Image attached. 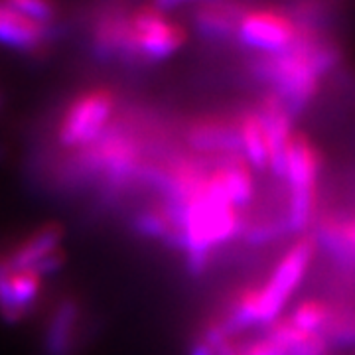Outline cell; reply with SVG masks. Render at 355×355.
Wrapping results in <instances>:
<instances>
[{
    "instance_id": "cell-7",
    "label": "cell",
    "mask_w": 355,
    "mask_h": 355,
    "mask_svg": "<svg viewBox=\"0 0 355 355\" xmlns=\"http://www.w3.org/2000/svg\"><path fill=\"white\" fill-rule=\"evenodd\" d=\"M265 125L266 144H268V170L275 176L284 178L286 154L292 140V119L288 109L282 105L277 95H266L261 107L257 109Z\"/></svg>"
},
{
    "instance_id": "cell-9",
    "label": "cell",
    "mask_w": 355,
    "mask_h": 355,
    "mask_svg": "<svg viewBox=\"0 0 355 355\" xmlns=\"http://www.w3.org/2000/svg\"><path fill=\"white\" fill-rule=\"evenodd\" d=\"M53 26L26 18L10 2H0V46L22 53H36L48 46Z\"/></svg>"
},
{
    "instance_id": "cell-4",
    "label": "cell",
    "mask_w": 355,
    "mask_h": 355,
    "mask_svg": "<svg viewBox=\"0 0 355 355\" xmlns=\"http://www.w3.org/2000/svg\"><path fill=\"white\" fill-rule=\"evenodd\" d=\"M314 254H316V241L310 237L298 239L282 254L268 280L261 288H257L259 326H270L272 322L279 320L291 296L304 280Z\"/></svg>"
},
{
    "instance_id": "cell-6",
    "label": "cell",
    "mask_w": 355,
    "mask_h": 355,
    "mask_svg": "<svg viewBox=\"0 0 355 355\" xmlns=\"http://www.w3.org/2000/svg\"><path fill=\"white\" fill-rule=\"evenodd\" d=\"M42 280L30 268H14L0 253V316L10 324L24 320L38 300Z\"/></svg>"
},
{
    "instance_id": "cell-13",
    "label": "cell",
    "mask_w": 355,
    "mask_h": 355,
    "mask_svg": "<svg viewBox=\"0 0 355 355\" xmlns=\"http://www.w3.org/2000/svg\"><path fill=\"white\" fill-rule=\"evenodd\" d=\"M241 10H237L235 6H225V4H205L200 6L198 12L193 14V20L198 30L211 36V38H227L231 34H235V26L239 20Z\"/></svg>"
},
{
    "instance_id": "cell-5",
    "label": "cell",
    "mask_w": 355,
    "mask_h": 355,
    "mask_svg": "<svg viewBox=\"0 0 355 355\" xmlns=\"http://www.w3.org/2000/svg\"><path fill=\"white\" fill-rule=\"evenodd\" d=\"M235 36L243 46L266 55H279L300 40L294 18L279 8H249L241 10L235 26Z\"/></svg>"
},
{
    "instance_id": "cell-17",
    "label": "cell",
    "mask_w": 355,
    "mask_h": 355,
    "mask_svg": "<svg viewBox=\"0 0 355 355\" xmlns=\"http://www.w3.org/2000/svg\"><path fill=\"white\" fill-rule=\"evenodd\" d=\"M326 330H330L338 342L355 343V316H342L338 322H334L331 318L330 326Z\"/></svg>"
},
{
    "instance_id": "cell-11",
    "label": "cell",
    "mask_w": 355,
    "mask_h": 355,
    "mask_svg": "<svg viewBox=\"0 0 355 355\" xmlns=\"http://www.w3.org/2000/svg\"><path fill=\"white\" fill-rule=\"evenodd\" d=\"M62 241H64V227L58 223H44L18 243L10 253L4 254L14 268H32L46 257L60 251Z\"/></svg>"
},
{
    "instance_id": "cell-18",
    "label": "cell",
    "mask_w": 355,
    "mask_h": 355,
    "mask_svg": "<svg viewBox=\"0 0 355 355\" xmlns=\"http://www.w3.org/2000/svg\"><path fill=\"white\" fill-rule=\"evenodd\" d=\"M340 231H342L345 243H347V245H349V247L355 251V217L354 219H349V221H343V223H340Z\"/></svg>"
},
{
    "instance_id": "cell-8",
    "label": "cell",
    "mask_w": 355,
    "mask_h": 355,
    "mask_svg": "<svg viewBox=\"0 0 355 355\" xmlns=\"http://www.w3.org/2000/svg\"><path fill=\"white\" fill-rule=\"evenodd\" d=\"M186 142L191 150L211 156L241 154L237 121L221 116H200L188 123Z\"/></svg>"
},
{
    "instance_id": "cell-1",
    "label": "cell",
    "mask_w": 355,
    "mask_h": 355,
    "mask_svg": "<svg viewBox=\"0 0 355 355\" xmlns=\"http://www.w3.org/2000/svg\"><path fill=\"white\" fill-rule=\"evenodd\" d=\"M326 50L300 40L279 55H266L257 64V76L272 83L275 93L288 113H298L316 93L322 71L330 65Z\"/></svg>"
},
{
    "instance_id": "cell-2",
    "label": "cell",
    "mask_w": 355,
    "mask_h": 355,
    "mask_svg": "<svg viewBox=\"0 0 355 355\" xmlns=\"http://www.w3.org/2000/svg\"><path fill=\"white\" fill-rule=\"evenodd\" d=\"M322 158L312 140L302 132H294L286 154L284 180L288 184L286 225L292 233H302L314 219L316 182Z\"/></svg>"
},
{
    "instance_id": "cell-14",
    "label": "cell",
    "mask_w": 355,
    "mask_h": 355,
    "mask_svg": "<svg viewBox=\"0 0 355 355\" xmlns=\"http://www.w3.org/2000/svg\"><path fill=\"white\" fill-rule=\"evenodd\" d=\"M331 318V308L326 302L318 298H306L294 306L288 320L292 326L306 334H322L330 326Z\"/></svg>"
},
{
    "instance_id": "cell-10",
    "label": "cell",
    "mask_w": 355,
    "mask_h": 355,
    "mask_svg": "<svg viewBox=\"0 0 355 355\" xmlns=\"http://www.w3.org/2000/svg\"><path fill=\"white\" fill-rule=\"evenodd\" d=\"M81 330V304L73 296L62 298L51 310L46 336H44V354L71 355L76 349L77 338Z\"/></svg>"
},
{
    "instance_id": "cell-16",
    "label": "cell",
    "mask_w": 355,
    "mask_h": 355,
    "mask_svg": "<svg viewBox=\"0 0 355 355\" xmlns=\"http://www.w3.org/2000/svg\"><path fill=\"white\" fill-rule=\"evenodd\" d=\"M237 355H291L288 347L270 338L268 334H263L251 342H237Z\"/></svg>"
},
{
    "instance_id": "cell-12",
    "label": "cell",
    "mask_w": 355,
    "mask_h": 355,
    "mask_svg": "<svg viewBox=\"0 0 355 355\" xmlns=\"http://www.w3.org/2000/svg\"><path fill=\"white\" fill-rule=\"evenodd\" d=\"M237 121L239 150L245 162L254 170H268V144H266L265 125L257 111L243 113Z\"/></svg>"
},
{
    "instance_id": "cell-15",
    "label": "cell",
    "mask_w": 355,
    "mask_h": 355,
    "mask_svg": "<svg viewBox=\"0 0 355 355\" xmlns=\"http://www.w3.org/2000/svg\"><path fill=\"white\" fill-rule=\"evenodd\" d=\"M14 8L20 14H24L26 18L38 22L44 26H53L55 20V6L50 2H40V0H10Z\"/></svg>"
},
{
    "instance_id": "cell-19",
    "label": "cell",
    "mask_w": 355,
    "mask_h": 355,
    "mask_svg": "<svg viewBox=\"0 0 355 355\" xmlns=\"http://www.w3.org/2000/svg\"><path fill=\"white\" fill-rule=\"evenodd\" d=\"M190 355H216V349L209 345V343L202 340V338H198L196 342L191 343L190 347Z\"/></svg>"
},
{
    "instance_id": "cell-3",
    "label": "cell",
    "mask_w": 355,
    "mask_h": 355,
    "mask_svg": "<svg viewBox=\"0 0 355 355\" xmlns=\"http://www.w3.org/2000/svg\"><path fill=\"white\" fill-rule=\"evenodd\" d=\"M116 107V95L111 89L95 87L79 93L67 103L58 123V142L73 150L87 148L113 123Z\"/></svg>"
}]
</instances>
